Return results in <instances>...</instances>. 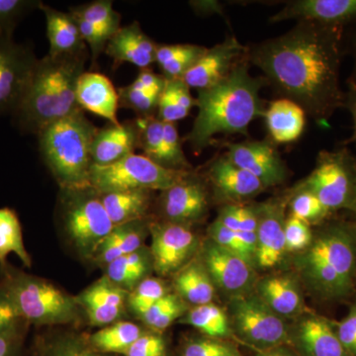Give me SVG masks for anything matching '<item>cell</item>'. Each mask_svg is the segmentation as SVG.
<instances>
[{"label":"cell","instance_id":"6da1fadb","mask_svg":"<svg viewBox=\"0 0 356 356\" xmlns=\"http://www.w3.org/2000/svg\"><path fill=\"white\" fill-rule=\"evenodd\" d=\"M341 39L343 28L297 21L285 34L255 44L247 57L264 72L267 83L317 123L327 125L343 107Z\"/></svg>","mask_w":356,"mask_h":356},{"label":"cell","instance_id":"7a4b0ae2","mask_svg":"<svg viewBox=\"0 0 356 356\" xmlns=\"http://www.w3.org/2000/svg\"><path fill=\"white\" fill-rule=\"evenodd\" d=\"M266 83L264 77L250 74L243 57L219 83L198 90V114L185 138L194 153L212 145L215 136L247 135L250 123L266 114L259 91Z\"/></svg>","mask_w":356,"mask_h":356},{"label":"cell","instance_id":"3957f363","mask_svg":"<svg viewBox=\"0 0 356 356\" xmlns=\"http://www.w3.org/2000/svg\"><path fill=\"white\" fill-rule=\"evenodd\" d=\"M88 53L70 57L40 58L17 107L14 122L24 132L38 134L54 122L81 109L76 86L88 62Z\"/></svg>","mask_w":356,"mask_h":356},{"label":"cell","instance_id":"277c9868","mask_svg":"<svg viewBox=\"0 0 356 356\" xmlns=\"http://www.w3.org/2000/svg\"><path fill=\"white\" fill-rule=\"evenodd\" d=\"M296 267L311 290L325 298L350 293L356 268V231L336 225L317 238L296 257Z\"/></svg>","mask_w":356,"mask_h":356},{"label":"cell","instance_id":"5b68a950","mask_svg":"<svg viewBox=\"0 0 356 356\" xmlns=\"http://www.w3.org/2000/svg\"><path fill=\"white\" fill-rule=\"evenodd\" d=\"M97 131L79 109L38 134L40 152L62 189L90 186L91 146Z\"/></svg>","mask_w":356,"mask_h":356},{"label":"cell","instance_id":"8992f818","mask_svg":"<svg viewBox=\"0 0 356 356\" xmlns=\"http://www.w3.org/2000/svg\"><path fill=\"white\" fill-rule=\"evenodd\" d=\"M2 290L13 302L25 322L37 325H64L79 318V305L76 298L58 289L48 281L20 271H8Z\"/></svg>","mask_w":356,"mask_h":356},{"label":"cell","instance_id":"52a82bcc","mask_svg":"<svg viewBox=\"0 0 356 356\" xmlns=\"http://www.w3.org/2000/svg\"><path fill=\"white\" fill-rule=\"evenodd\" d=\"M191 172L163 168L144 154L134 153L111 165H91L89 184L99 194L127 191H165Z\"/></svg>","mask_w":356,"mask_h":356},{"label":"cell","instance_id":"ba28073f","mask_svg":"<svg viewBox=\"0 0 356 356\" xmlns=\"http://www.w3.org/2000/svg\"><path fill=\"white\" fill-rule=\"evenodd\" d=\"M62 218L70 242L86 259H92L114 228L100 194L91 186L63 189Z\"/></svg>","mask_w":356,"mask_h":356},{"label":"cell","instance_id":"9c48e42d","mask_svg":"<svg viewBox=\"0 0 356 356\" xmlns=\"http://www.w3.org/2000/svg\"><path fill=\"white\" fill-rule=\"evenodd\" d=\"M295 188L311 192L329 211L356 213V156L346 146L321 152L313 172Z\"/></svg>","mask_w":356,"mask_h":356},{"label":"cell","instance_id":"30bf717a","mask_svg":"<svg viewBox=\"0 0 356 356\" xmlns=\"http://www.w3.org/2000/svg\"><path fill=\"white\" fill-rule=\"evenodd\" d=\"M229 308L232 330L245 343L262 351L289 339L284 318L271 310L255 293L231 299Z\"/></svg>","mask_w":356,"mask_h":356},{"label":"cell","instance_id":"8fae6325","mask_svg":"<svg viewBox=\"0 0 356 356\" xmlns=\"http://www.w3.org/2000/svg\"><path fill=\"white\" fill-rule=\"evenodd\" d=\"M153 269L159 275L177 273L195 254L198 238L191 227L168 221L149 225Z\"/></svg>","mask_w":356,"mask_h":356},{"label":"cell","instance_id":"7c38bea8","mask_svg":"<svg viewBox=\"0 0 356 356\" xmlns=\"http://www.w3.org/2000/svg\"><path fill=\"white\" fill-rule=\"evenodd\" d=\"M38 62L28 44L0 35V114H13Z\"/></svg>","mask_w":356,"mask_h":356},{"label":"cell","instance_id":"4fadbf2b","mask_svg":"<svg viewBox=\"0 0 356 356\" xmlns=\"http://www.w3.org/2000/svg\"><path fill=\"white\" fill-rule=\"evenodd\" d=\"M200 259L215 287L231 299L250 294L257 284L254 267L211 240L204 243Z\"/></svg>","mask_w":356,"mask_h":356},{"label":"cell","instance_id":"5bb4252c","mask_svg":"<svg viewBox=\"0 0 356 356\" xmlns=\"http://www.w3.org/2000/svg\"><path fill=\"white\" fill-rule=\"evenodd\" d=\"M226 147L227 158L257 177L266 188L277 186L286 180V165L269 140L232 143Z\"/></svg>","mask_w":356,"mask_h":356},{"label":"cell","instance_id":"9a60e30c","mask_svg":"<svg viewBox=\"0 0 356 356\" xmlns=\"http://www.w3.org/2000/svg\"><path fill=\"white\" fill-rule=\"evenodd\" d=\"M287 201L271 199L254 206L257 215L255 262L259 268H273L280 264L287 252L285 243V205Z\"/></svg>","mask_w":356,"mask_h":356},{"label":"cell","instance_id":"2e32d148","mask_svg":"<svg viewBox=\"0 0 356 356\" xmlns=\"http://www.w3.org/2000/svg\"><path fill=\"white\" fill-rule=\"evenodd\" d=\"M161 210L165 221L191 227L209 211V196L200 179L191 172L181 181L161 191Z\"/></svg>","mask_w":356,"mask_h":356},{"label":"cell","instance_id":"e0dca14e","mask_svg":"<svg viewBox=\"0 0 356 356\" xmlns=\"http://www.w3.org/2000/svg\"><path fill=\"white\" fill-rule=\"evenodd\" d=\"M291 19L343 28L356 21V0H294L286 2L269 22Z\"/></svg>","mask_w":356,"mask_h":356},{"label":"cell","instance_id":"ac0fdd59","mask_svg":"<svg viewBox=\"0 0 356 356\" xmlns=\"http://www.w3.org/2000/svg\"><path fill=\"white\" fill-rule=\"evenodd\" d=\"M248 49L235 37H228L199 58L197 63L182 77L191 88L198 90L210 88L229 74L238 58L247 55Z\"/></svg>","mask_w":356,"mask_h":356},{"label":"cell","instance_id":"d6986e66","mask_svg":"<svg viewBox=\"0 0 356 356\" xmlns=\"http://www.w3.org/2000/svg\"><path fill=\"white\" fill-rule=\"evenodd\" d=\"M129 292L106 277L96 281L76 300L95 327H106L121 318L128 301Z\"/></svg>","mask_w":356,"mask_h":356},{"label":"cell","instance_id":"ffe728a7","mask_svg":"<svg viewBox=\"0 0 356 356\" xmlns=\"http://www.w3.org/2000/svg\"><path fill=\"white\" fill-rule=\"evenodd\" d=\"M208 178L217 197L228 204H240L266 189L257 177L232 163L226 154L211 163Z\"/></svg>","mask_w":356,"mask_h":356},{"label":"cell","instance_id":"44dd1931","mask_svg":"<svg viewBox=\"0 0 356 356\" xmlns=\"http://www.w3.org/2000/svg\"><path fill=\"white\" fill-rule=\"evenodd\" d=\"M158 46L135 21L115 33L107 43L105 54L112 58L116 67L128 63L146 70L156 63Z\"/></svg>","mask_w":356,"mask_h":356},{"label":"cell","instance_id":"7402d4cb","mask_svg":"<svg viewBox=\"0 0 356 356\" xmlns=\"http://www.w3.org/2000/svg\"><path fill=\"white\" fill-rule=\"evenodd\" d=\"M76 102L83 111L106 119L112 125H121L117 116L120 107L118 91L105 74L84 72L77 81Z\"/></svg>","mask_w":356,"mask_h":356},{"label":"cell","instance_id":"603a6c76","mask_svg":"<svg viewBox=\"0 0 356 356\" xmlns=\"http://www.w3.org/2000/svg\"><path fill=\"white\" fill-rule=\"evenodd\" d=\"M139 147V132L136 121H128L121 125L109 124L98 129L92 146V165H108L135 153Z\"/></svg>","mask_w":356,"mask_h":356},{"label":"cell","instance_id":"cb8c5ba5","mask_svg":"<svg viewBox=\"0 0 356 356\" xmlns=\"http://www.w3.org/2000/svg\"><path fill=\"white\" fill-rule=\"evenodd\" d=\"M40 10L46 18L47 37L50 43L49 56L70 57L88 53V47L72 14L63 13L44 3L40 6Z\"/></svg>","mask_w":356,"mask_h":356},{"label":"cell","instance_id":"d4e9b609","mask_svg":"<svg viewBox=\"0 0 356 356\" xmlns=\"http://www.w3.org/2000/svg\"><path fill=\"white\" fill-rule=\"evenodd\" d=\"M255 294L282 318H294L304 309L297 281L290 275L266 276L257 281Z\"/></svg>","mask_w":356,"mask_h":356},{"label":"cell","instance_id":"484cf974","mask_svg":"<svg viewBox=\"0 0 356 356\" xmlns=\"http://www.w3.org/2000/svg\"><path fill=\"white\" fill-rule=\"evenodd\" d=\"M295 337L307 356H346L337 332L325 318L308 316L296 327Z\"/></svg>","mask_w":356,"mask_h":356},{"label":"cell","instance_id":"4316f807","mask_svg":"<svg viewBox=\"0 0 356 356\" xmlns=\"http://www.w3.org/2000/svg\"><path fill=\"white\" fill-rule=\"evenodd\" d=\"M306 115L300 105L286 98L271 102L264 114L271 140L277 144L298 140L305 129Z\"/></svg>","mask_w":356,"mask_h":356},{"label":"cell","instance_id":"83f0119b","mask_svg":"<svg viewBox=\"0 0 356 356\" xmlns=\"http://www.w3.org/2000/svg\"><path fill=\"white\" fill-rule=\"evenodd\" d=\"M149 232L146 220H139L114 227L93 254L92 259L102 266L144 247Z\"/></svg>","mask_w":356,"mask_h":356},{"label":"cell","instance_id":"f1b7e54d","mask_svg":"<svg viewBox=\"0 0 356 356\" xmlns=\"http://www.w3.org/2000/svg\"><path fill=\"white\" fill-rule=\"evenodd\" d=\"M149 191H127L100 194L114 227L146 219L152 202Z\"/></svg>","mask_w":356,"mask_h":356},{"label":"cell","instance_id":"f546056e","mask_svg":"<svg viewBox=\"0 0 356 356\" xmlns=\"http://www.w3.org/2000/svg\"><path fill=\"white\" fill-rule=\"evenodd\" d=\"M175 286L184 301L194 306L212 303L216 287L200 257L188 262L177 273Z\"/></svg>","mask_w":356,"mask_h":356},{"label":"cell","instance_id":"4dcf8cb0","mask_svg":"<svg viewBox=\"0 0 356 356\" xmlns=\"http://www.w3.org/2000/svg\"><path fill=\"white\" fill-rule=\"evenodd\" d=\"M153 268L151 250L143 247L131 254L123 255L105 266V276L117 286L131 292L146 280Z\"/></svg>","mask_w":356,"mask_h":356},{"label":"cell","instance_id":"1f68e13d","mask_svg":"<svg viewBox=\"0 0 356 356\" xmlns=\"http://www.w3.org/2000/svg\"><path fill=\"white\" fill-rule=\"evenodd\" d=\"M144 332L134 323L118 321L95 332L89 337L88 343L93 350L104 355H124Z\"/></svg>","mask_w":356,"mask_h":356},{"label":"cell","instance_id":"d6a6232c","mask_svg":"<svg viewBox=\"0 0 356 356\" xmlns=\"http://www.w3.org/2000/svg\"><path fill=\"white\" fill-rule=\"evenodd\" d=\"M182 322L195 327L211 339H226L234 334L226 311L213 302L205 305L194 306L185 313Z\"/></svg>","mask_w":356,"mask_h":356},{"label":"cell","instance_id":"836d02e7","mask_svg":"<svg viewBox=\"0 0 356 356\" xmlns=\"http://www.w3.org/2000/svg\"><path fill=\"white\" fill-rule=\"evenodd\" d=\"M15 254L25 266L31 267L32 259L23 240L22 227L15 211L0 208V267L7 266V257Z\"/></svg>","mask_w":356,"mask_h":356},{"label":"cell","instance_id":"e575fe53","mask_svg":"<svg viewBox=\"0 0 356 356\" xmlns=\"http://www.w3.org/2000/svg\"><path fill=\"white\" fill-rule=\"evenodd\" d=\"M208 233H209V240L212 242L232 254L238 255L254 268L257 267V262H255L257 233H252V232L238 233V232L231 231L218 220H215L210 225Z\"/></svg>","mask_w":356,"mask_h":356},{"label":"cell","instance_id":"d590c367","mask_svg":"<svg viewBox=\"0 0 356 356\" xmlns=\"http://www.w3.org/2000/svg\"><path fill=\"white\" fill-rule=\"evenodd\" d=\"M186 304L177 294L168 293L142 316L140 320L153 332L165 331L186 313Z\"/></svg>","mask_w":356,"mask_h":356},{"label":"cell","instance_id":"8d00e7d4","mask_svg":"<svg viewBox=\"0 0 356 356\" xmlns=\"http://www.w3.org/2000/svg\"><path fill=\"white\" fill-rule=\"evenodd\" d=\"M70 13L77 18L106 29L114 35L120 29L121 15L113 8L110 0H95L83 6L72 7Z\"/></svg>","mask_w":356,"mask_h":356},{"label":"cell","instance_id":"74e56055","mask_svg":"<svg viewBox=\"0 0 356 356\" xmlns=\"http://www.w3.org/2000/svg\"><path fill=\"white\" fill-rule=\"evenodd\" d=\"M135 121L139 132V149H142L145 156L159 165L163 147V122L158 115L138 117Z\"/></svg>","mask_w":356,"mask_h":356},{"label":"cell","instance_id":"f35d334b","mask_svg":"<svg viewBox=\"0 0 356 356\" xmlns=\"http://www.w3.org/2000/svg\"><path fill=\"white\" fill-rule=\"evenodd\" d=\"M161 95L149 92L138 81H134L119 89V106L133 110L138 117L154 116Z\"/></svg>","mask_w":356,"mask_h":356},{"label":"cell","instance_id":"ab89813d","mask_svg":"<svg viewBox=\"0 0 356 356\" xmlns=\"http://www.w3.org/2000/svg\"><path fill=\"white\" fill-rule=\"evenodd\" d=\"M168 293L163 281L159 278L147 277L135 289L129 292L127 303L133 313L140 318L152 306Z\"/></svg>","mask_w":356,"mask_h":356},{"label":"cell","instance_id":"60d3db41","mask_svg":"<svg viewBox=\"0 0 356 356\" xmlns=\"http://www.w3.org/2000/svg\"><path fill=\"white\" fill-rule=\"evenodd\" d=\"M291 216L307 222L316 224L325 219L330 211L311 192L295 188L289 198Z\"/></svg>","mask_w":356,"mask_h":356},{"label":"cell","instance_id":"b9f144b4","mask_svg":"<svg viewBox=\"0 0 356 356\" xmlns=\"http://www.w3.org/2000/svg\"><path fill=\"white\" fill-rule=\"evenodd\" d=\"M163 168L175 170H191V163L182 149L181 140L175 123L163 122V139L161 163Z\"/></svg>","mask_w":356,"mask_h":356},{"label":"cell","instance_id":"7bdbcfd3","mask_svg":"<svg viewBox=\"0 0 356 356\" xmlns=\"http://www.w3.org/2000/svg\"><path fill=\"white\" fill-rule=\"evenodd\" d=\"M217 220L231 231L257 233V215L254 206L226 204L220 209Z\"/></svg>","mask_w":356,"mask_h":356},{"label":"cell","instance_id":"ee69618b","mask_svg":"<svg viewBox=\"0 0 356 356\" xmlns=\"http://www.w3.org/2000/svg\"><path fill=\"white\" fill-rule=\"evenodd\" d=\"M43 3L38 0H0V35L13 37V32L26 15Z\"/></svg>","mask_w":356,"mask_h":356},{"label":"cell","instance_id":"f6af8a7d","mask_svg":"<svg viewBox=\"0 0 356 356\" xmlns=\"http://www.w3.org/2000/svg\"><path fill=\"white\" fill-rule=\"evenodd\" d=\"M41 356H110L98 353L79 337H62L46 344Z\"/></svg>","mask_w":356,"mask_h":356},{"label":"cell","instance_id":"bcb514c9","mask_svg":"<svg viewBox=\"0 0 356 356\" xmlns=\"http://www.w3.org/2000/svg\"><path fill=\"white\" fill-rule=\"evenodd\" d=\"M182 356H242L233 344L219 339H191L185 344Z\"/></svg>","mask_w":356,"mask_h":356},{"label":"cell","instance_id":"7dc6e473","mask_svg":"<svg viewBox=\"0 0 356 356\" xmlns=\"http://www.w3.org/2000/svg\"><path fill=\"white\" fill-rule=\"evenodd\" d=\"M207 50L208 48L205 47L189 44L188 48L184 53L159 65L163 72V76L165 79H182Z\"/></svg>","mask_w":356,"mask_h":356},{"label":"cell","instance_id":"c3c4849f","mask_svg":"<svg viewBox=\"0 0 356 356\" xmlns=\"http://www.w3.org/2000/svg\"><path fill=\"white\" fill-rule=\"evenodd\" d=\"M178 100L177 93L173 88L170 79H165L161 95L159 96L158 105V117L165 123H177L188 116Z\"/></svg>","mask_w":356,"mask_h":356},{"label":"cell","instance_id":"681fc988","mask_svg":"<svg viewBox=\"0 0 356 356\" xmlns=\"http://www.w3.org/2000/svg\"><path fill=\"white\" fill-rule=\"evenodd\" d=\"M310 225L291 216L285 222V243L289 252H302L313 242Z\"/></svg>","mask_w":356,"mask_h":356},{"label":"cell","instance_id":"f907efd6","mask_svg":"<svg viewBox=\"0 0 356 356\" xmlns=\"http://www.w3.org/2000/svg\"><path fill=\"white\" fill-rule=\"evenodd\" d=\"M74 17L79 26V32H81L84 43L88 44L89 49H90L91 58H92L93 62H95L102 53L105 51L107 43L113 35L102 26L92 24V23L77 18L76 16Z\"/></svg>","mask_w":356,"mask_h":356},{"label":"cell","instance_id":"816d5d0a","mask_svg":"<svg viewBox=\"0 0 356 356\" xmlns=\"http://www.w3.org/2000/svg\"><path fill=\"white\" fill-rule=\"evenodd\" d=\"M125 356H166V343L159 332H144L124 353Z\"/></svg>","mask_w":356,"mask_h":356},{"label":"cell","instance_id":"f5cc1de1","mask_svg":"<svg viewBox=\"0 0 356 356\" xmlns=\"http://www.w3.org/2000/svg\"><path fill=\"white\" fill-rule=\"evenodd\" d=\"M336 332L346 353L356 356V303L337 325Z\"/></svg>","mask_w":356,"mask_h":356},{"label":"cell","instance_id":"db71d44e","mask_svg":"<svg viewBox=\"0 0 356 356\" xmlns=\"http://www.w3.org/2000/svg\"><path fill=\"white\" fill-rule=\"evenodd\" d=\"M23 322L19 311L0 287V332L8 331Z\"/></svg>","mask_w":356,"mask_h":356},{"label":"cell","instance_id":"11a10c76","mask_svg":"<svg viewBox=\"0 0 356 356\" xmlns=\"http://www.w3.org/2000/svg\"><path fill=\"white\" fill-rule=\"evenodd\" d=\"M20 325L0 332V356H16L21 341Z\"/></svg>","mask_w":356,"mask_h":356},{"label":"cell","instance_id":"9f6ffc18","mask_svg":"<svg viewBox=\"0 0 356 356\" xmlns=\"http://www.w3.org/2000/svg\"><path fill=\"white\" fill-rule=\"evenodd\" d=\"M343 107L348 110L353 118V131L346 144H353L356 146V84L348 79V90L344 91Z\"/></svg>","mask_w":356,"mask_h":356},{"label":"cell","instance_id":"6f0895ef","mask_svg":"<svg viewBox=\"0 0 356 356\" xmlns=\"http://www.w3.org/2000/svg\"><path fill=\"white\" fill-rule=\"evenodd\" d=\"M255 356H293L286 351L277 350H262L261 353H257Z\"/></svg>","mask_w":356,"mask_h":356},{"label":"cell","instance_id":"680465c9","mask_svg":"<svg viewBox=\"0 0 356 356\" xmlns=\"http://www.w3.org/2000/svg\"><path fill=\"white\" fill-rule=\"evenodd\" d=\"M351 51H353V76L350 77V81H353L356 84V33L355 34V36H353V49H351Z\"/></svg>","mask_w":356,"mask_h":356}]
</instances>
